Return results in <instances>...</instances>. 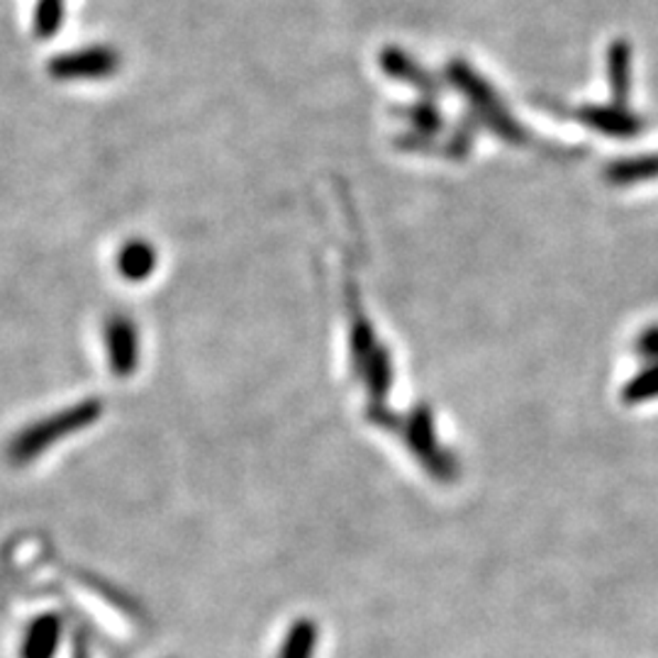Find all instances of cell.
<instances>
[{"instance_id":"4","label":"cell","mask_w":658,"mask_h":658,"mask_svg":"<svg viewBox=\"0 0 658 658\" xmlns=\"http://www.w3.org/2000/svg\"><path fill=\"white\" fill-rule=\"evenodd\" d=\"M62 617L56 615H44L40 619H34L25 639H22V658H54L56 646L62 644Z\"/></svg>"},{"instance_id":"2","label":"cell","mask_w":658,"mask_h":658,"mask_svg":"<svg viewBox=\"0 0 658 658\" xmlns=\"http://www.w3.org/2000/svg\"><path fill=\"white\" fill-rule=\"evenodd\" d=\"M117 66H120V54L110 46H88V50L56 56L50 64V74L59 81H91L115 74Z\"/></svg>"},{"instance_id":"6","label":"cell","mask_w":658,"mask_h":658,"mask_svg":"<svg viewBox=\"0 0 658 658\" xmlns=\"http://www.w3.org/2000/svg\"><path fill=\"white\" fill-rule=\"evenodd\" d=\"M64 20V0H40L34 10V34L46 40L56 34Z\"/></svg>"},{"instance_id":"5","label":"cell","mask_w":658,"mask_h":658,"mask_svg":"<svg viewBox=\"0 0 658 658\" xmlns=\"http://www.w3.org/2000/svg\"><path fill=\"white\" fill-rule=\"evenodd\" d=\"M157 262H159V256H157L155 246L145 240H132L120 250V256H117V268H120V274L127 280H135V284H139V280H145L155 274Z\"/></svg>"},{"instance_id":"3","label":"cell","mask_w":658,"mask_h":658,"mask_svg":"<svg viewBox=\"0 0 658 658\" xmlns=\"http://www.w3.org/2000/svg\"><path fill=\"white\" fill-rule=\"evenodd\" d=\"M105 351H108V363L115 375L127 379L137 371L142 344H139L137 325L127 315H113L105 325Z\"/></svg>"},{"instance_id":"1","label":"cell","mask_w":658,"mask_h":658,"mask_svg":"<svg viewBox=\"0 0 658 658\" xmlns=\"http://www.w3.org/2000/svg\"><path fill=\"white\" fill-rule=\"evenodd\" d=\"M103 415V401L98 397H88L76 405L64 407L62 413H54L44 420L32 422L30 427L18 432L13 442L8 444V458L15 466L32 464L34 458L50 452L54 444L64 442L76 432H84L86 427L96 425Z\"/></svg>"}]
</instances>
